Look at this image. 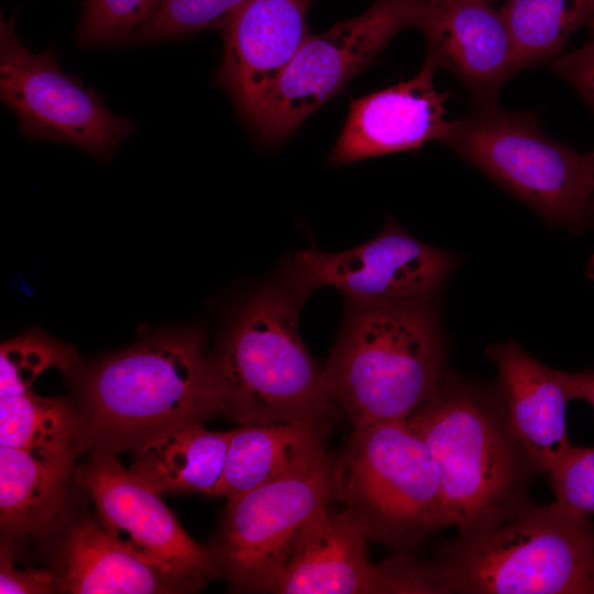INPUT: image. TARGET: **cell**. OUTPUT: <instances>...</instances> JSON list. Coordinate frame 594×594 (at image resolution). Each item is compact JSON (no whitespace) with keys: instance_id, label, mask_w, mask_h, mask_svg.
<instances>
[{"instance_id":"6da1fadb","label":"cell","mask_w":594,"mask_h":594,"mask_svg":"<svg viewBox=\"0 0 594 594\" xmlns=\"http://www.w3.org/2000/svg\"><path fill=\"white\" fill-rule=\"evenodd\" d=\"M73 378V447L135 450L151 437L220 414L205 338L199 329L154 333L86 366Z\"/></svg>"},{"instance_id":"7a4b0ae2","label":"cell","mask_w":594,"mask_h":594,"mask_svg":"<svg viewBox=\"0 0 594 594\" xmlns=\"http://www.w3.org/2000/svg\"><path fill=\"white\" fill-rule=\"evenodd\" d=\"M436 464L447 512L459 535L517 518L537 472L514 433L497 389L446 373L408 418Z\"/></svg>"},{"instance_id":"3957f363","label":"cell","mask_w":594,"mask_h":594,"mask_svg":"<svg viewBox=\"0 0 594 594\" xmlns=\"http://www.w3.org/2000/svg\"><path fill=\"white\" fill-rule=\"evenodd\" d=\"M310 293L287 268L240 307L209 355L220 414L240 425L327 424L334 416L322 369L298 330Z\"/></svg>"},{"instance_id":"277c9868","label":"cell","mask_w":594,"mask_h":594,"mask_svg":"<svg viewBox=\"0 0 594 594\" xmlns=\"http://www.w3.org/2000/svg\"><path fill=\"white\" fill-rule=\"evenodd\" d=\"M446 362L447 341L433 301L348 298L322 384L353 427L407 419L437 389L448 372Z\"/></svg>"},{"instance_id":"5b68a950","label":"cell","mask_w":594,"mask_h":594,"mask_svg":"<svg viewBox=\"0 0 594 594\" xmlns=\"http://www.w3.org/2000/svg\"><path fill=\"white\" fill-rule=\"evenodd\" d=\"M436 593L594 594V526L558 502L459 535L429 562Z\"/></svg>"},{"instance_id":"8992f818","label":"cell","mask_w":594,"mask_h":594,"mask_svg":"<svg viewBox=\"0 0 594 594\" xmlns=\"http://www.w3.org/2000/svg\"><path fill=\"white\" fill-rule=\"evenodd\" d=\"M331 485L367 539L409 548L452 526L439 474L425 441L407 419L353 427Z\"/></svg>"},{"instance_id":"52a82bcc","label":"cell","mask_w":594,"mask_h":594,"mask_svg":"<svg viewBox=\"0 0 594 594\" xmlns=\"http://www.w3.org/2000/svg\"><path fill=\"white\" fill-rule=\"evenodd\" d=\"M441 143L550 227L578 228L594 196V152L547 136L532 112L475 107L451 120Z\"/></svg>"},{"instance_id":"ba28073f","label":"cell","mask_w":594,"mask_h":594,"mask_svg":"<svg viewBox=\"0 0 594 594\" xmlns=\"http://www.w3.org/2000/svg\"><path fill=\"white\" fill-rule=\"evenodd\" d=\"M0 99L23 138L67 143L102 162L134 129L94 88L62 70L53 43L37 54L25 47L13 16L0 20Z\"/></svg>"},{"instance_id":"9c48e42d","label":"cell","mask_w":594,"mask_h":594,"mask_svg":"<svg viewBox=\"0 0 594 594\" xmlns=\"http://www.w3.org/2000/svg\"><path fill=\"white\" fill-rule=\"evenodd\" d=\"M333 457L228 501L209 544L229 586L267 593L304 525L333 499Z\"/></svg>"},{"instance_id":"30bf717a","label":"cell","mask_w":594,"mask_h":594,"mask_svg":"<svg viewBox=\"0 0 594 594\" xmlns=\"http://www.w3.org/2000/svg\"><path fill=\"white\" fill-rule=\"evenodd\" d=\"M415 0H376L365 12L309 34L249 123L277 143L341 92L403 29L413 28Z\"/></svg>"},{"instance_id":"8fae6325","label":"cell","mask_w":594,"mask_h":594,"mask_svg":"<svg viewBox=\"0 0 594 594\" xmlns=\"http://www.w3.org/2000/svg\"><path fill=\"white\" fill-rule=\"evenodd\" d=\"M74 480L94 502L103 530L129 553L176 578L190 593L221 578L210 547L189 537L162 495L124 469L114 452L90 451Z\"/></svg>"},{"instance_id":"7c38bea8","label":"cell","mask_w":594,"mask_h":594,"mask_svg":"<svg viewBox=\"0 0 594 594\" xmlns=\"http://www.w3.org/2000/svg\"><path fill=\"white\" fill-rule=\"evenodd\" d=\"M460 263L393 219L372 240L340 253L296 252L288 268L310 292L331 286L363 301H433Z\"/></svg>"},{"instance_id":"4fadbf2b","label":"cell","mask_w":594,"mask_h":594,"mask_svg":"<svg viewBox=\"0 0 594 594\" xmlns=\"http://www.w3.org/2000/svg\"><path fill=\"white\" fill-rule=\"evenodd\" d=\"M413 28L426 40L425 59L451 73L475 107L498 103L516 74L501 11L483 0H415Z\"/></svg>"},{"instance_id":"5bb4252c","label":"cell","mask_w":594,"mask_h":594,"mask_svg":"<svg viewBox=\"0 0 594 594\" xmlns=\"http://www.w3.org/2000/svg\"><path fill=\"white\" fill-rule=\"evenodd\" d=\"M312 0H248L222 32L217 84L249 122L307 36Z\"/></svg>"},{"instance_id":"9a60e30c","label":"cell","mask_w":594,"mask_h":594,"mask_svg":"<svg viewBox=\"0 0 594 594\" xmlns=\"http://www.w3.org/2000/svg\"><path fill=\"white\" fill-rule=\"evenodd\" d=\"M437 70L425 59L414 78L352 99L330 162L346 165L442 142L451 123L444 117L450 94L436 89Z\"/></svg>"},{"instance_id":"2e32d148","label":"cell","mask_w":594,"mask_h":594,"mask_svg":"<svg viewBox=\"0 0 594 594\" xmlns=\"http://www.w3.org/2000/svg\"><path fill=\"white\" fill-rule=\"evenodd\" d=\"M485 352L497 367L496 389L514 433L536 471L548 475L572 447L562 372L541 364L514 340L491 343Z\"/></svg>"},{"instance_id":"e0dca14e","label":"cell","mask_w":594,"mask_h":594,"mask_svg":"<svg viewBox=\"0 0 594 594\" xmlns=\"http://www.w3.org/2000/svg\"><path fill=\"white\" fill-rule=\"evenodd\" d=\"M366 539L346 509H321L297 535L272 593H375L377 571Z\"/></svg>"},{"instance_id":"ac0fdd59","label":"cell","mask_w":594,"mask_h":594,"mask_svg":"<svg viewBox=\"0 0 594 594\" xmlns=\"http://www.w3.org/2000/svg\"><path fill=\"white\" fill-rule=\"evenodd\" d=\"M59 525L64 529L50 568L58 593H190L176 578L121 548L97 519L81 515L66 522L64 516Z\"/></svg>"},{"instance_id":"d6986e66","label":"cell","mask_w":594,"mask_h":594,"mask_svg":"<svg viewBox=\"0 0 594 594\" xmlns=\"http://www.w3.org/2000/svg\"><path fill=\"white\" fill-rule=\"evenodd\" d=\"M74 448L20 449L0 446L2 535H47L66 514L74 479Z\"/></svg>"},{"instance_id":"ffe728a7","label":"cell","mask_w":594,"mask_h":594,"mask_svg":"<svg viewBox=\"0 0 594 594\" xmlns=\"http://www.w3.org/2000/svg\"><path fill=\"white\" fill-rule=\"evenodd\" d=\"M327 424H246L231 430L212 496L228 501L304 470L328 453Z\"/></svg>"},{"instance_id":"44dd1931","label":"cell","mask_w":594,"mask_h":594,"mask_svg":"<svg viewBox=\"0 0 594 594\" xmlns=\"http://www.w3.org/2000/svg\"><path fill=\"white\" fill-rule=\"evenodd\" d=\"M230 431H209L193 422L166 429L134 450L131 472L163 495L212 496L222 474Z\"/></svg>"},{"instance_id":"7402d4cb","label":"cell","mask_w":594,"mask_h":594,"mask_svg":"<svg viewBox=\"0 0 594 594\" xmlns=\"http://www.w3.org/2000/svg\"><path fill=\"white\" fill-rule=\"evenodd\" d=\"M515 73L552 62L570 36L594 16V0H506Z\"/></svg>"},{"instance_id":"603a6c76","label":"cell","mask_w":594,"mask_h":594,"mask_svg":"<svg viewBox=\"0 0 594 594\" xmlns=\"http://www.w3.org/2000/svg\"><path fill=\"white\" fill-rule=\"evenodd\" d=\"M73 405L37 396L31 388L0 395V446L20 449L74 448Z\"/></svg>"},{"instance_id":"cb8c5ba5","label":"cell","mask_w":594,"mask_h":594,"mask_svg":"<svg viewBox=\"0 0 594 594\" xmlns=\"http://www.w3.org/2000/svg\"><path fill=\"white\" fill-rule=\"evenodd\" d=\"M78 364L72 346L40 332H29L1 345L0 395L30 389L36 376L50 367L69 375Z\"/></svg>"},{"instance_id":"d4e9b609","label":"cell","mask_w":594,"mask_h":594,"mask_svg":"<svg viewBox=\"0 0 594 594\" xmlns=\"http://www.w3.org/2000/svg\"><path fill=\"white\" fill-rule=\"evenodd\" d=\"M164 0H84L76 26V44L82 48L130 43L148 23Z\"/></svg>"},{"instance_id":"484cf974","label":"cell","mask_w":594,"mask_h":594,"mask_svg":"<svg viewBox=\"0 0 594 594\" xmlns=\"http://www.w3.org/2000/svg\"><path fill=\"white\" fill-rule=\"evenodd\" d=\"M248 0H164L155 16L130 43L189 36L208 29L223 30Z\"/></svg>"},{"instance_id":"4316f807","label":"cell","mask_w":594,"mask_h":594,"mask_svg":"<svg viewBox=\"0 0 594 594\" xmlns=\"http://www.w3.org/2000/svg\"><path fill=\"white\" fill-rule=\"evenodd\" d=\"M548 476L560 505L579 515L594 514V447H571Z\"/></svg>"},{"instance_id":"83f0119b","label":"cell","mask_w":594,"mask_h":594,"mask_svg":"<svg viewBox=\"0 0 594 594\" xmlns=\"http://www.w3.org/2000/svg\"><path fill=\"white\" fill-rule=\"evenodd\" d=\"M58 593L54 572L48 569H15L11 551L7 543H1L0 552V593L1 594H51Z\"/></svg>"},{"instance_id":"f1b7e54d","label":"cell","mask_w":594,"mask_h":594,"mask_svg":"<svg viewBox=\"0 0 594 594\" xmlns=\"http://www.w3.org/2000/svg\"><path fill=\"white\" fill-rule=\"evenodd\" d=\"M551 68L594 113V38L572 52L559 55L551 62Z\"/></svg>"},{"instance_id":"f546056e","label":"cell","mask_w":594,"mask_h":594,"mask_svg":"<svg viewBox=\"0 0 594 594\" xmlns=\"http://www.w3.org/2000/svg\"><path fill=\"white\" fill-rule=\"evenodd\" d=\"M562 382L571 399H583L594 406V371L574 374L561 373Z\"/></svg>"},{"instance_id":"4dcf8cb0","label":"cell","mask_w":594,"mask_h":594,"mask_svg":"<svg viewBox=\"0 0 594 594\" xmlns=\"http://www.w3.org/2000/svg\"><path fill=\"white\" fill-rule=\"evenodd\" d=\"M591 224H594V196L592 197L586 208L585 215L576 229L581 230L583 228H587Z\"/></svg>"},{"instance_id":"1f68e13d","label":"cell","mask_w":594,"mask_h":594,"mask_svg":"<svg viewBox=\"0 0 594 594\" xmlns=\"http://www.w3.org/2000/svg\"><path fill=\"white\" fill-rule=\"evenodd\" d=\"M585 273L590 278L594 279V254L591 256L586 264Z\"/></svg>"},{"instance_id":"d6a6232c","label":"cell","mask_w":594,"mask_h":594,"mask_svg":"<svg viewBox=\"0 0 594 594\" xmlns=\"http://www.w3.org/2000/svg\"><path fill=\"white\" fill-rule=\"evenodd\" d=\"M588 28H590L592 36L594 38V16L592 18V20H591V22L588 24Z\"/></svg>"},{"instance_id":"836d02e7","label":"cell","mask_w":594,"mask_h":594,"mask_svg":"<svg viewBox=\"0 0 594 594\" xmlns=\"http://www.w3.org/2000/svg\"><path fill=\"white\" fill-rule=\"evenodd\" d=\"M483 1H486V2H490V3H491L492 1H495V0H483Z\"/></svg>"}]
</instances>
